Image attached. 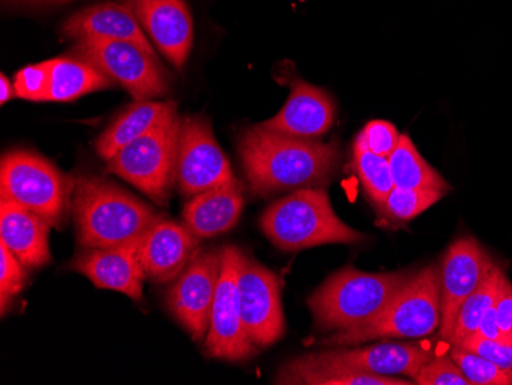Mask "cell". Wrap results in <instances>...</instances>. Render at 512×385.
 Here are the masks:
<instances>
[{
    "label": "cell",
    "mask_w": 512,
    "mask_h": 385,
    "mask_svg": "<svg viewBox=\"0 0 512 385\" xmlns=\"http://www.w3.org/2000/svg\"><path fill=\"white\" fill-rule=\"evenodd\" d=\"M240 155L250 188L261 197L329 185L341 160L336 143L296 139L261 125L241 135Z\"/></svg>",
    "instance_id": "6da1fadb"
},
{
    "label": "cell",
    "mask_w": 512,
    "mask_h": 385,
    "mask_svg": "<svg viewBox=\"0 0 512 385\" xmlns=\"http://www.w3.org/2000/svg\"><path fill=\"white\" fill-rule=\"evenodd\" d=\"M71 217L83 249H106L142 240L161 220L145 201L96 175L76 177Z\"/></svg>",
    "instance_id": "7a4b0ae2"
},
{
    "label": "cell",
    "mask_w": 512,
    "mask_h": 385,
    "mask_svg": "<svg viewBox=\"0 0 512 385\" xmlns=\"http://www.w3.org/2000/svg\"><path fill=\"white\" fill-rule=\"evenodd\" d=\"M411 275L402 270L371 274L347 266L325 281L307 300V306L319 329H359L375 321L390 306Z\"/></svg>",
    "instance_id": "3957f363"
},
{
    "label": "cell",
    "mask_w": 512,
    "mask_h": 385,
    "mask_svg": "<svg viewBox=\"0 0 512 385\" xmlns=\"http://www.w3.org/2000/svg\"><path fill=\"white\" fill-rule=\"evenodd\" d=\"M260 228L278 249L286 252L322 244H356L365 238L335 214L324 186L298 189L275 201L264 211Z\"/></svg>",
    "instance_id": "277c9868"
},
{
    "label": "cell",
    "mask_w": 512,
    "mask_h": 385,
    "mask_svg": "<svg viewBox=\"0 0 512 385\" xmlns=\"http://www.w3.org/2000/svg\"><path fill=\"white\" fill-rule=\"evenodd\" d=\"M440 321V266L430 264L411 275L375 321L359 329L335 333L324 344L345 347L373 339L422 338L436 332Z\"/></svg>",
    "instance_id": "5b68a950"
},
{
    "label": "cell",
    "mask_w": 512,
    "mask_h": 385,
    "mask_svg": "<svg viewBox=\"0 0 512 385\" xmlns=\"http://www.w3.org/2000/svg\"><path fill=\"white\" fill-rule=\"evenodd\" d=\"M76 178L60 171L56 165L36 152L16 149L7 152L0 163V200L36 212L62 229L71 212Z\"/></svg>",
    "instance_id": "8992f818"
},
{
    "label": "cell",
    "mask_w": 512,
    "mask_h": 385,
    "mask_svg": "<svg viewBox=\"0 0 512 385\" xmlns=\"http://www.w3.org/2000/svg\"><path fill=\"white\" fill-rule=\"evenodd\" d=\"M180 128L181 117L175 105L148 134L108 160L106 171L119 175L157 205H166L175 181Z\"/></svg>",
    "instance_id": "52a82bcc"
},
{
    "label": "cell",
    "mask_w": 512,
    "mask_h": 385,
    "mask_svg": "<svg viewBox=\"0 0 512 385\" xmlns=\"http://www.w3.org/2000/svg\"><path fill=\"white\" fill-rule=\"evenodd\" d=\"M73 56L91 63L97 70L120 83L135 100H151L169 91L168 74L157 54L148 53L126 40L83 39Z\"/></svg>",
    "instance_id": "ba28073f"
},
{
    "label": "cell",
    "mask_w": 512,
    "mask_h": 385,
    "mask_svg": "<svg viewBox=\"0 0 512 385\" xmlns=\"http://www.w3.org/2000/svg\"><path fill=\"white\" fill-rule=\"evenodd\" d=\"M241 320L250 341L260 349L273 346L286 333L281 280L273 270L244 254L238 270Z\"/></svg>",
    "instance_id": "9c48e42d"
},
{
    "label": "cell",
    "mask_w": 512,
    "mask_h": 385,
    "mask_svg": "<svg viewBox=\"0 0 512 385\" xmlns=\"http://www.w3.org/2000/svg\"><path fill=\"white\" fill-rule=\"evenodd\" d=\"M243 251L237 246L224 247L223 267L212 306L211 324L204 347L207 355L224 361H247L258 347L250 341L241 320L238 297V270Z\"/></svg>",
    "instance_id": "30bf717a"
},
{
    "label": "cell",
    "mask_w": 512,
    "mask_h": 385,
    "mask_svg": "<svg viewBox=\"0 0 512 385\" xmlns=\"http://www.w3.org/2000/svg\"><path fill=\"white\" fill-rule=\"evenodd\" d=\"M237 180L223 149L215 140L211 123L201 117L181 119L175 183L184 197Z\"/></svg>",
    "instance_id": "8fae6325"
},
{
    "label": "cell",
    "mask_w": 512,
    "mask_h": 385,
    "mask_svg": "<svg viewBox=\"0 0 512 385\" xmlns=\"http://www.w3.org/2000/svg\"><path fill=\"white\" fill-rule=\"evenodd\" d=\"M223 255L224 247L198 251L166 293L169 312L195 341L206 339L211 324Z\"/></svg>",
    "instance_id": "7c38bea8"
},
{
    "label": "cell",
    "mask_w": 512,
    "mask_h": 385,
    "mask_svg": "<svg viewBox=\"0 0 512 385\" xmlns=\"http://www.w3.org/2000/svg\"><path fill=\"white\" fill-rule=\"evenodd\" d=\"M496 266L485 247L473 237H460L448 247L440 263L439 333L448 339L463 301L479 289Z\"/></svg>",
    "instance_id": "4fadbf2b"
},
{
    "label": "cell",
    "mask_w": 512,
    "mask_h": 385,
    "mask_svg": "<svg viewBox=\"0 0 512 385\" xmlns=\"http://www.w3.org/2000/svg\"><path fill=\"white\" fill-rule=\"evenodd\" d=\"M163 56L181 70L194 42V22L184 0H125Z\"/></svg>",
    "instance_id": "5bb4252c"
},
{
    "label": "cell",
    "mask_w": 512,
    "mask_h": 385,
    "mask_svg": "<svg viewBox=\"0 0 512 385\" xmlns=\"http://www.w3.org/2000/svg\"><path fill=\"white\" fill-rule=\"evenodd\" d=\"M140 241L106 249H83L71 263L99 289L117 290L134 301L143 300L146 272L140 258Z\"/></svg>",
    "instance_id": "9a60e30c"
},
{
    "label": "cell",
    "mask_w": 512,
    "mask_h": 385,
    "mask_svg": "<svg viewBox=\"0 0 512 385\" xmlns=\"http://www.w3.org/2000/svg\"><path fill=\"white\" fill-rule=\"evenodd\" d=\"M286 105L263 128L296 139L318 140L327 134L336 117V103L324 89L293 77Z\"/></svg>",
    "instance_id": "2e32d148"
},
{
    "label": "cell",
    "mask_w": 512,
    "mask_h": 385,
    "mask_svg": "<svg viewBox=\"0 0 512 385\" xmlns=\"http://www.w3.org/2000/svg\"><path fill=\"white\" fill-rule=\"evenodd\" d=\"M200 238L177 221L163 220L140 241V258L146 277L158 284L177 280L198 252Z\"/></svg>",
    "instance_id": "e0dca14e"
},
{
    "label": "cell",
    "mask_w": 512,
    "mask_h": 385,
    "mask_svg": "<svg viewBox=\"0 0 512 385\" xmlns=\"http://www.w3.org/2000/svg\"><path fill=\"white\" fill-rule=\"evenodd\" d=\"M62 31L77 42L83 39L126 40L155 54L142 25L126 2H105L77 11L66 20Z\"/></svg>",
    "instance_id": "ac0fdd59"
},
{
    "label": "cell",
    "mask_w": 512,
    "mask_h": 385,
    "mask_svg": "<svg viewBox=\"0 0 512 385\" xmlns=\"http://www.w3.org/2000/svg\"><path fill=\"white\" fill-rule=\"evenodd\" d=\"M50 228L51 224L36 212L0 200V243L27 269L50 263Z\"/></svg>",
    "instance_id": "d6986e66"
},
{
    "label": "cell",
    "mask_w": 512,
    "mask_h": 385,
    "mask_svg": "<svg viewBox=\"0 0 512 385\" xmlns=\"http://www.w3.org/2000/svg\"><path fill=\"white\" fill-rule=\"evenodd\" d=\"M275 384L304 385H411L414 381L373 375L339 361L332 352L301 356L279 370Z\"/></svg>",
    "instance_id": "ffe728a7"
},
{
    "label": "cell",
    "mask_w": 512,
    "mask_h": 385,
    "mask_svg": "<svg viewBox=\"0 0 512 385\" xmlns=\"http://www.w3.org/2000/svg\"><path fill=\"white\" fill-rule=\"evenodd\" d=\"M243 208V186L234 180L194 195L184 205L183 220L198 238H212L232 231L240 221Z\"/></svg>",
    "instance_id": "44dd1931"
},
{
    "label": "cell",
    "mask_w": 512,
    "mask_h": 385,
    "mask_svg": "<svg viewBox=\"0 0 512 385\" xmlns=\"http://www.w3.org/2000/svg\"><path fill=\"white\" fill-rule=\"evenodd\" d=\"M332 355L362 372L381 376L405 375L410 379H414L425 362L431 359V352L425 347L393 343L333 350Z\"/></svg>",
    "instance_id": "7402d4cb"
},
{
    "label": "cell",
    "mask_w": 512,
    "mask_h": 385,
    "mask_svg": "<svg viewBox=\"0 0 512 385\" xmlns=\"http://www.w3.org/2000/svg\"><path fill=\"white\" fill-rule=\"evenodd\" d=\"M175 105V102L135 100L100 134L96 142L97 154L108 162L129 143L148 134Z\"/></svg>",
    "instance_id": "603a6c76"
},
{
    "label": "cell",
    "mask_w": 512,
    "mask_h": 385,
    "mask_svg": "<svg viewBox=\"0 0 512 385\" xmlns=\"http://www.w3.org/2000/svg\"><path fill=\"white\" fill-rule=\"evenodd\" d=\"M46 62L50 68V88L46 102H73L85 94L115 85L111 77L79 57H59Z\"/></svg>",
    "instance_id": "cb8c5ba5"
},
{
    "label": "cell",
    "mask_w": 512,
    "mask_h": 385,
    "mask_svg": "<svg viewBox=\"0 0 512 385\" xmlns=\"http://www.w3.org/2000/svg\"><path fill=\"white\" fill-rule=\"evenodd\" d=\"M388 163L396 188L450 192L451 186L428 165L407 134L401 135L398 146L388 157Z\"/></svg>",
    "instance_id": "d4e9b609"
},
{
    "label": "cell",
    "mask_w": 512,
    "mask_h": 385,
    "mask_svg": "<svg viewBox=\"0 0 512 385\" xmlns=\"http://www.w3.org/2000/svg\"><path fill=\"white\" fill-rule=\"evenodd\" d=\"M503 275H505L503 270L499 266H494L490 275L480 284L479 289L463 301L457 312L456 323L448 336L451 346H459L463 339L474 335L479 330L486 310L490 309L496 301Z\"/></svg>",
    "instance_id": "484cf974"
},
{
    "label": "cell",
    "mask_w": 512,
    "mask_h": 385,
    "mask_svg": "<svg viewBox=\"0 0 512 385\" xmlns=\"http://www.w3.org/2000/svg\"><path fill=\"white\" fill-rule=\"evenodd\" d=\"M352 168L361 181L365 194L376 206L381 208L388 195L394 189L388 158L368 151L364 146L355 143L353 146Z\"/></svg>",
    "instance_id": "4316f807"
},
{
    "label": "cell",
    "mask_w": 512,
    "mask_h": 385,
    "mask_svg": "<svg viewBox=\"0 0 512 385\" xmlns=\"http://www.w3.org/2000/svg\"><path fill=\"white\" fill-rule=\"evenodd\" d=\"M445 195V192L431 189H402L394 186L379 209L393 220L410 221L439 203Z\"/></svg>",
    "instance_id": "83f0119b"
},
{
    "label": "cell",
    "mask_w": 512,
    "mask_h": 385,
    "mask_svg": "<svg viewBox=\"0 0 512 385\" xmlns=\"http://www.w3.org/2000/svg\"><path fill=\"white\" fill-rule=\"evenodd\" d=\"M450 356L471 385H512V372L500 369L490 359L462 346H453Z\"/></svg>",
    "instance_id": "f1b7e54d"
},
{
    "label": "cell",
    "mask_w": 512,
    "mask_h": 385,
    "mask_svg": "<svg viewBox=\"0 0 512 385\" xmlns=\"http://www.w3.org/2000/svg\"><path fill=\"white\" fill-rule=\"evenodd\" d=\"M27 267L23 266L5 244L0 243V309L2 315L10 309L14 298L27 284Z\"/></svg>",
    "instance_id": "f546056e"
},
{
    "label": "cell",
    "mask_w": 512,
    "mask_h": 385,
    "mask_svg": "<svg viewBox=\"0 0 512 385\" xmlns=\"http://www.w3.org/2000/svg\"><path fill=\"white\" fill-rule=\"evenodd\" d=\"M50 88V68L48 62L25 66L14 77L16 97L30 102H46Z\"/></svg>",
    "instance_id": "4dcf8cb0"
},
{
    "label": "cell",
    "mask_w": 512,
    "mask_h": 385,
    "mask_svg": "<svg viewBox=\"0 0 512 385\" xmlns=\"http://www.w3.org/2000/svg\"><path fill=\"white\" fill-rule=\"evenodd\" d=\"M413 381L416 385H471L451 356L431 358L417 372Z\"/></svg>",
    "instance_id": "1f68e13d"
},
{
    "label": "cell",
    "mask_w": 512,
    "mask_h": 385,
    "mask_svg": "<svg viewBox=\"0 0 512 385\" xmlns=\"http://www.w3.org/2000/svg\"><path fill=\"white\" fill-rule=\"evenodd\" d=\"M399 140H401V134L393 123L385 122V120H373L359 132L355 143L364 146L368 151L381 155V157L388 158L398 146Z\"/></svg>",
    "instance_id": "d6a6232c"
},
{
    "label": "cell",
    "mask_w": 512,
    "mask_h": 385,
    "mask_svg": "<svg viewBox=\"0 0 512 385\" xmlns=\"http://www.w3.org/2000/svg\"><path fill=\"white\" fill-rule=\"evenodd\" d=\"M459 346L477 353L483 358L490 359L500 369L512 372V338L488 339L474 333V335L463 339Z\"/></svg>",
    "instance_id": "836d02e7"
},
{
    "label": "cell",
    "mask_w": 512,
    "mask_h": 385,
    "mask_svg": "<svg viewBox=\"0 0 512 385\" xmlns=\"http://www.w3.org/2000/svg\"><path fill=\"white\" fill-rule=\"evenodd\" d=\"M494 309H496L497 324H499L500 330L505 335H512V284L509 283L505 275L500 281Z\"/></svg>",
    "instance_id": "e575fe53"
},
{
    "label": "cell",
    "mask_w": 512,
    "mask_h": 385,
    "mask_svg": "<svg viewBox=\"0 0 512 385\" xmlns=\"http://www.w3.org/2000/svg\"><path fill=\"white\" fill-rule=\"evenodd\" d=\"M477 335L483 336L488 339H511L512 335H505L500 330L499 324H497L496 309L493 306L486 310L485 316H483L482 323H480Z\"/></svg>",
    "instance_id": "d590c367"
},
{
    "label": "cell",
    "mask_w": 512,
    "mask_h": 385,
    "mask_svg": "<svg viewBox=\"0 0 512 385\" xmlns=\"http://www.w3.org/2000/svg\"><path fill=\"white\" fill-rule=\"evenodd\" d=\"M13 97H16L14 83H11L10 80H8V77L5 76V74H2V76H0V103L5 105V103H7L8 100L13 99Z\"/></svg>",
    "instance_id": "8d00e7d4"
},
{
    "label": "cell",
    "mask_w": 512,
    "mask_h": 385,
    "mask_svg": "<svg viewBox=\"0 0 512 385\" xmlns=\"http://www.w3.org/2000/svg\"><path fill=\"white\" fill-rule=\"evenodd\" d=\"M16 2H30V4H66L68 0H16Z\"/></svg>",
    "instance_id": "74e56055"
}]
</instances>
